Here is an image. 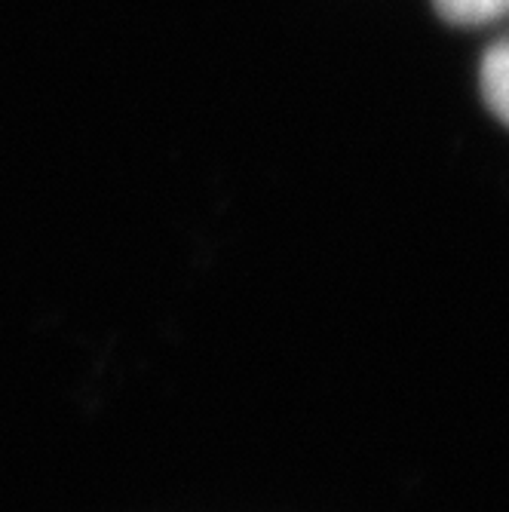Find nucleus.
<instances>
[{
	"label": "nucleus",
	"instance_id": "f257e3e1",
	"mask_svg": "<svg viewBox=\"0 0 509 512\" xmlns=\"http://www.w3.org/2000/svg\"><path fill=\"white\" fill-rule=\"evenodd\" d=\"M482 96L500 123H509V43L497 40L482 59Z\"/></svg>",
	"mask_w": 509,
	"mask_h": 512
},
{
	"label": "nucleus",
	"instance_id": "f03ea898",
	"mask_svg": "<svg viewBox=\"0 0 509 512\" xmlns=\"http://www.w3.org/2000/svg\"><path fill=\"white\" fill-rule=\"evenodd\" d=\"M442 22L454 28H479L503 19L506 0H433Z\"/></svg>",
	"mask_w": 509,
	"mask_h": 512
}]
</instances>
